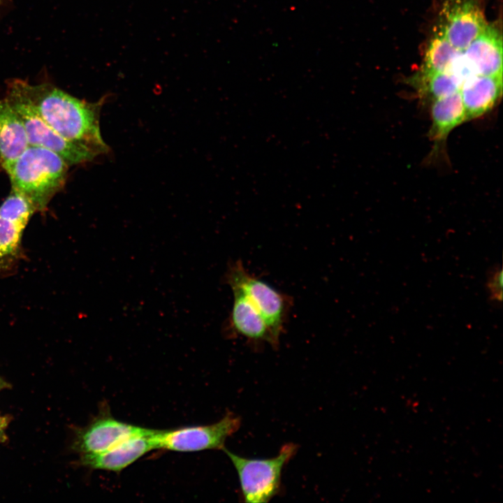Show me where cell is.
Masks as SVG:
<instances>
[{
    "label": "cell",
    "mask_w": 503,
    "mask_h": 503,
    "mask_svg": "<svg viewBox=\"0 0 503 503\" xmlns=\"http://www.w3.org/2000/svg\"><path fill=\"white\" fill-rule=\"evenodd\" d=\"M20 84L36 112L60 136L97 156L108 152L99 126L103 99L89 103L50 84L32 85L22 80Z\"/></svg>",
    "instance_id": "1"
},
{
    "label": "cell",
    "mask_w": 503,
    "mask_h": 503,
    "mask_svg": "<svg viewBox=\"0 0 503 503\" xmlns=\"http://www.w3.org/2000/svg\"><path fill=\"white\" fill-rule=\"evenodd\" d=\"M68 166L57 153L29 145L3 169L9 176L11 189L28 199L36 212H43L64 186Z\"/></svg>",
    "instance_id": "2"
},
{
    "label": "cell",
    "mask_w": 503,
    "mask_h": 503,
    "mask_svg": "<svg viewBox=\"0 0 503 503\" xmlns=\"http://www.w3.org/2000/svg\"><path fill=\"white\" fill-rule=\"evenodd\" d=\"M5 99L21 119L29 145L47 148L59 154L69 166L90 161L97 156L89 149L65 139L50 126L29 101L19 79L8 83Z\"/></svg>",
    "instance_id": "3"
},
{
    "label": "cell",
    "mask_w": 503,
    "mask_h": 503,
    "mask_svg": "<svg viewBox=\"0 0 503 503\" xmlns=\"http://www.w3.org/2000/svg\"><path fill=\"white\" fill-rule=\"evenodd\" d=\"M224 280L231 289L242 292L266 322L279 344L292 305L291 296L249 272L240 260L228 264Z\"/></svg>",
    "instance_id": "4"
},
{
    "label": "cell",
    "mask_w": 503,
    "mask_h": 503,
    "mask_svg": "<svg viewBox=\"0 0 503 503\" xmlns=\"http://www.w3.org/2000/svg\"><path fill=\"white\" fill-rule=\"evenodd\" d=\"M293 443L284 444L277 456L268 459H249L223 449L235 467L245 502H268L280 491L284 466L296 453Z\"/></svg>",
    "instance_id": "5"
},
{
    "label": "cell",
    "mask_w": 503,
    "mask_h": 503,
    "mask_svg": "<svg viewBox=\"0 0 503 503\" xmlns=\"http://www.w3.org/2000/svg\"><path fill=\"white\" fill-rule=\"evenodd\" d=\"M240 424V418L228 412L220 421L211 425L155 430L154 439L156 449L178 452L223 450L226 439L239 429Z\"/></svg>",
    "instance_id": "6"
},
{
    "label": "cell",
    "mask_w": 503,
    "mask_h": 503,
    "mask_svg": "<svg viewBox=\"0 0 503 503\" xmlns=\"http://www.w3.org/2000/svg\"><path fill=\"white\" fill-rule=\"evenodd\" d=\"M149 430L116 419L105 406L89 424L77 431L73 449L81 455L101 453Z\"/></svg>",
    "instance_id": "7"
},
{
    "label": "cell",
    "mask_w": 503,
    "mask_h": 503,
    "mask_svg": "<svg viewBox=\"0 0 503 503\" xmlns=\"http://www.w3.org/2000/svg\"><path fill=\"white\" fill-rule=\"evenodd\" d=\"M437 24L450 43L462 51L488 25L479 0H445Z\"/></svg>",
    "instance_id": "8"
},
{
    "label": "cell",
    "mask_w": 503,
    "mask_h": 503,
    "mask_svg": "<svg viewBox=\"0 0 503 503\" xmlns=\"http://www.w3.org/2000/svg\"><path fill=\"white\" fill-rule=\"evenodd\" d=\"M233 306L224 325V333L228 337H242L254 343H268L274 348L279 344L274 340L264 319L245 296L238 289H231Z\"/></svg>",
    "instance_id": "9"
},
{
    "label": "cell",
    "mask_w": 503,
    "mask_h": 503,
    "mask_svg": "<svg viewBox=\"0 0 503 503\" xmlns=\"http://www.w3.org/2000/svg\"><path fill=\"white\" fill-rule=\"evenodd\" d=\"M155 430L128 439L105 451L81 455L82 465L93 469L118 473L150 451L156 449Z\"/></svg>",
    "instance_id": "10"
},
{
    "label": "cell",
    "mask_w": 503,
    "mask_h": 503,
    "mask_svg": "<svg viewBox=\"0 0 503 503\" xmlns=\"http://www.w3.org/2000/svg\"><path fill=\"white\" fill-rule=\"evenodd\" d=\"M460 93L466 122L480 117L494 108L502 94V75L475 74L462 83Z\"/></svg>",
    "instance_id": "11"
},
{
    "label": "cell",
    "mask_w": 503,
    "mask_h": 503,
    "mask_svg": "<svg viewBox=\"0 0 503 503\" xmlns=\"http://www.w3.org/2000/svg\"><path fill=\"white\" fill-rule=\"evenodd\" d=\"M462 54L474 74L502 75V37L495 26L488 24Z\"/></svg>",
    "instance_id": "12"
},
{
    "label": "cell",
    "mask_w": 503,
    "mask_h": 503,
    "mask_svg": "<svg viewBox=\"0 0 503 503\" xmlns=\"http://www.w3.org/2000/svg\"><path fill=\"white\" fill-rule=\"evenodd\" d=\"M29 146L24 126L17 114L4 98L0 99V164L3 168L13 163Z\"/></svg>",
    "instance_id": "13"
},
{
    "label": "cell",
    "mask_w": 503,
    "mask_h": 503,
    "mask_svg": "<svg viewBox=\"0 0 503 503\" xmlns=\"http://www.w3.org/2000/svg\"><path fill=\"white\" fill-rule=\"evenodd\" d=\"M432 124L429 131L431 140L438 144L449 133L466 122V115L460 90L431 103Z\"/></svg>",
    "instance_id": "14"
},
{
    "label": "cell",
    "mask_w": 503,
    "mask_h": 503,
    "mask_svg": "<svg viewBox=\"0 0 503 503\" xmlns=\"http://www.w3.org/2000/svg\"><path fill=\"white\" fill-rule=\"evenodd\" d=\"M27 224L0 214V277L14 272L24 257L22 236Z\"/></svg>",
    "instance_id": "15"
},
{
    "label": "cell",
    "mask_w": 503,
    "mask_h": 503,
    "mask_svg": "<svg viewBox=\"0 0 503 503\" xmlns=\"http://www.w3.org/2000/svg\"><path fill=\"white\" fill-rule=\"evenodd\" d=\"M408 82L421 99L431 103L459 91L462 85V82L449 72H435L422 68L411 77Z\"/></svg>",
    "instance_id": "16"
},
{
    "label": "cell",
    "mask_w": 503,
    "mask_h": 503,
    "mask_svg": "<svg viewBox=\"0 0 503 503\" xmlns=\"http://www.w3.org/2000/svg\"><path fill=\"white\" fill-rule=\"evenodd\" d=\"M462 52L450 43L437 24L428 41L421 68L435 72H448Z\"/></svg>",
    "instance_id": "17"
},
{
    "label": "cell",
    "mask_w": 503,
    "mask_h": 503,
    "mask_svg": "<svg viewBox=\"0 0 503 503\" xmlns=\"http://www.w3.org/2000/svg\"><path fill=\"white\" fill-rule=\"evenodd\" d=\"M486 289L490 300L501 303L502 301V268L496 265L490 269L486 282Z\"/></svg>",
    "instance_id": "18"
},
{
    "label": "cell",
    "mask_w": 503,
    "mask_h": 503,
    "mask_svg": "<svg viewBox=\"0 0 503 503\" xmlns=\"http://www.w3.org/2000/svg\"><path fill=\"white\" fill-rule=\"evenodd\" d=\"M10 422V418L7 416L0 415V444L6 440V430Z\"/></svg>",
    "instance_id": "19"
},
{
    "label": "cell",
    "mask_w": 503,
    "mask_h": 503,
    "mask_svg": "<svg viewBox=\"0 0 503 503\" xmlns=\"http://www.w3.org/2000/svg\"><path fill=\"white\" fill-rule=\"evenodd\" d=\"M8 384L0 377V391L6 388Z\"/></svg>",
    "instance_id": "20"
}]
</instances>
